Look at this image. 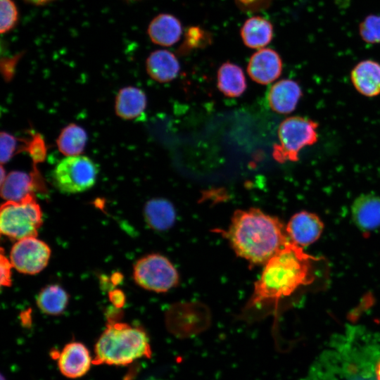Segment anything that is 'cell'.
Returning a JSON list of instances; mask_svg holds the SVG:
<instances>
[{
  "mask_svg": "<svg viewBox=\"0 0 380 380\" xmlns=\"http://www.w3.org/2000/svg\"><path fill=\"white\" fill-rule=\"evenodd\" d=\"M224 236L235 253L252 265H265L290 241L277 217L255 208L236 210Z\"/></svg>",
  "mask_w": 380,
  "mask_h": 380,
  "instance_id": "6da1fadb",
  "label": "cell"
},
{
  "mask_svg": "<svg viewBox=\"0 0 380 380\" xmlns=\"http://www.w3.org/2000/svg\"><path fill=\"white\" fill-rule=\"evenodd\" d=\"M282 71V61L279 53L269 48L255 52L249 59L247 72L250 77L260 84H268L276 80Z\"/></svg>",
  "mask_w": 380,
  "mask_h": 380,
  "instance_id": "30bf717a",
  "label": "cell"
},
{
  "mask_svg": "<svg viewBox=\"0 0 380 380\" xmlns=\"http://www.w3.org/2000/svg\"><path fill=\"white\" fill-rule=\"evenodd\" d=\"M42 224V212L34 195L20 201H6L1 206V233L11 239L37 236Z\"/></svg>",
  "mask_w": 380,
  "mask_h": 380,
  "instance_id": "277c9868",
  "label": "cell"
},
{
  "mask_svg": "<svg viewBox=\"0 0 380 380\" xmlns=\"http://www.w3.org/2000/svg\"><path fill=\"white\" fill-rule=\"evenodd\" d=\"M316 259L291 241L264 265L254 284L246 308H258L289 296L313 280L312 262Z\"/></svg>",
  "mask_w": 380,
  "mask_h": 380,
  "instance_id": "7a4b0ae2",
  "label": "cell"
},
{
  "mask_svg": "<svg viewBox=\"0 0 380 380\" xmlns=\"http://www.w3.org/2000/svg\"><path fill=\"white\" fill-rule=\"evenodd\" d=\"M302 94L298 82L290 79H284L270 87L267 98L269 106L272 110L281 114H288L295 110Z\"/></svg>",
  "mask_w": 380,
  "mask_h": 380,
  "instance_id": "7c38bea8",
  "label": "cell"
},
{
  "mask_svg": "<svg viewBox=\"0 0 380 380\" xmlns=\"http://www.w3.org/2000/svg\"><path fill=\"white\" fill-rule=\"evenodd\" d=\"M13 265L3 253H1V285L10 286L11 285V269Z\"/></svg>",
  "mask_w": 380,
  "mask_h": 380,
  "instance_id": "f1b7e54d",
  "label": "cell"
},
{
  "mask_svg": "<svg viewBox=\"0 0 380 380\" xmlns=\"http://www.w3.org/2000/svg\"><path fill=\"white\" fill-rule=\"evenodd\" d=\"M58 366L61 374L70 379H76L86 374L92 364L87 348L80 342L66 344L58 353Z\"/></svg>",
  "mask_w": 380,
  "mask_h": 380,
  "instance_id": "8fae6325",
  "label": "cell"
},
{
  "mask_svg": "<svg viewBox=\"0 0 380 380\" xmlns=\"http://www.w3.org/2000/svg\"><path fill=\"white\" fill-rule=\"evenodd\" d=\"M146 103V94L141 89L125 87L120 89L115 97V113L123 120H136L144 113Z\"/></svg>",
  "mask_w": 380,
  "mask_h": 380,
  "instance_id": "e0dca14e",
  "label": "cell"
},
{
  "mask_svg": "<svg viewBox=\"0 0 380 380\" xmlns=\"http://www.w3.org/2000/svg\"><path fill=\"white\" fill-rule=\"evenodd\" d=\"M96 164L85 156H66L51 173L55 187L64 194H77L91 188L96 180Z\"/></svg>",
  "mask_w": 380,
  "mask_h": 380,
  "instance_id": "8992f818",
  "label": "cell"
},
{
  "mask_svg": "<svg viewBox=\"0 0 380 380\" xmlns=\"http://www.w3.org/2000/svg\"><path fill=\"white\" fill-rule=\"evenodd\" d=\"M146 224L156 231H166L175 224L176 212L172 203L165 198L149 200L144 207Z\"/></svg>",
  "mask_w": 380,
  "mask_h": 380,
  "instance_id": "ac0fdd59",
  "label": "cell"
},
{
  "mask_svg": "<svg viewBox=\"0 0 380 380\" xmlns=\"http://www.w3.org/2000/svg\"><path fill=\"white\" fill-rule=\"evenodd\" d=\"M34 178L22 171H12L1 183V196L6 201H20L34 195Z\"/></svg>",
  "mask_w": 380,
  "mask_h": 380,
  "instance_id": "ffe728a7",
  "label": "cell"
},
{
  "mask_svg": "<svg viewBox=\"0 0 380 380\" xmlns=\"http://www.w3.org/2000/svg\"><path fill=\"white\" fill-rule=\"evenodd\" d=\"M352 217L357 227L363 232L380 227V196L367 194L358 196L351 208Z\"/></svg>",
  "mask_w": 380,
  "mask_h": 380,
  "instance_id": "4fadbf2b",
  "label": "cell"
},
{
  "mask_svg": "<svg viewBox=\"0 0 380 380\" xmlns=\"http://www.w3.org/2000/svg\"><path fill=\"white\" fill-rule=\"evenodd\" d=\"M204 38L203 30L198 27H190L186 34L185 46L189 48L198 47Z\"/></svg>",
  "mask_w": 380,
  "mask_h": 380,
  "instance_id": "83f0119b",
  "label": "cell"
},
{
  "mask_svg": "<svg viewBox=\"0 0 380 380\" xmlns=\"http://www.w3.org/2000/svg\"><path fill=\"white\" fill-rule=\"evenodd\" d=\"M217 84L220 91L229 97L241 96L247 87L242 69L230 62L224 63L218 69Z\"/></svg>",
  "mask_w": 380,
  "mask_h": 380,
  "instance_id": "44dd1931",
  "label": "cell"
},
{
  "mask_svg": "<svg viewBox=\"0 0 380 380\" xmlns=\"http://www.w3.org/2000/svg\"><path fill=\"white\" fill-rule=\"evenodd\" d=\"M27 1L34 4H43L51 0H27Z\"/></svg>",
  "mask_w": 380,
  "mask_h": 380,
  "instance_id": "836d02e7",
  "label": "cell"
},
{
  "mask_svg": "<svg viewBox=\"0 0 380 380\" xmlns=\"http://www.w3.org/2000/svg\"><path fill=\"white\" fill-rule=\"evenodd\" d=\"M289 240L300 246L315 242L324 229V223L315 213L303 210L294 214L286 227Z\"/></svg>",
  "mask_w": 380,
  "mask_h": 380,
  "instance_id": "9c48e42d",
  "label": "cell"
},
{
  "mask_svg": "<svg viewBox=\"0 0 380 380\" xmlns=\"http://www.w3.org/2000/svg\"><path fill=\"white\" fill-rule=\"evenodd\" d=\"M69 300L68 293L58 284H50L38 293L36 303L39 309L48 315H59L65 310Z\"/></svg>",
  "mask_w": 380,
  "mask_h": 380,
  "instance_id": "7402d4cb",
  "label": "cell"
},
{
  "mask_svg": "<svg viewBox=\"0 0 380 380\" xmlns=\"http://www.w3.org/2000/svg\"><path fill=\"white\" fill-rule=\"evenodd\" d=\"M93 365L125 366L152 355L146 332L141 327L118 321H108L97 340Z\"/></svg>",
  "mask_w": 380,
  "mask_h": 380,
  "instance_id": "3957f363",
  "label": "cell"
},
{
  "mask_svg": "<svg viewBox=\"0 0 380 380\" xmlns=\"http://www.w3.org/2000/svg\"><path fill=\"white\" fill-rule=\"evenodd\" d=\"M375 376L376 380H380V360L378 361L375 367Z\"/></svg>",
  "mask_w": 380,
  "mask_h": 380,
  "instance_id": "d6a6232c",
  "label": "cell"
},
{
  "mask_svg": "<svg viewBox=\"0 0 380 380\" xmlns=\"http://www.w3.org/2000/svg\"><path fill=\"white\" fill-rule=\"evenodd\" d=\"M146 68L153 80L164 83L173 80L177 76L180 65L174 53L160 49L150 53L146 59Z\"/></svg>",
  "mask_w": 380,
  "mask_h": 380,
  "instance_id": "2e32d148",
  "label": "cell"
},
{
  "mask_svg": "<svg viewBox=\"0 0 380 380\" xmlns=\"http://www.w3.org/2000/svg\"><path fill=\"white\" fill-rule=\"evenodd\" d=\"M122 276L120 273L116 272L113 275L110 281L113 284H118L122 281Z\"/></svg>",
  "mask_w": 380,
  "mask_h": 380,
  "instance_id": "1f68e13d",
  "label": "cell"
},
{
  "mask_svg": "<svg viewBox=\"0 0 380 380\" xmlns=\"http://www.w3.org/2000/svg\"><path fill=\"white\" fill-rule=\"evenodd\" d=\"M239 3L243 6H252L253 5L258 4V0H238Z\"/></svg>",
  "mask_w": 380,
  "mask_h": 380,
  "instance_id": "4dcf8cb0",
  "label": "cell"
},
{
  "mask_svg": "<svg viewBox=\"0 0 380 380\" xmlns=\"http://www.w3.org/2000/svg\"><path fill=\"white\" fill-rule=\"evenodd\" d=\"M1 2V33L4 34L12 29L18 19L16 6L12 0H0Z\"/></svg>",
  "mask_w": 380,
  "mask_h": 380,
  "instance_id": "d4e9b609",
  "label": "cell"
},
{
  "mask_svg": "<svg viewBox=\"0 0 380 380\" xmlns=\"http://www.w3.org/2000/svg\"><path fill=\"white\" fill-rule=\"evenodd\" d=\"M133 278L140 287L156 293L167 292L179 283V274L173 264L158 253L139 259L133 267Z\"/></svg>",
  "mask_w": 380,
  "mask_h": 380,
  "instance_id": "52a82bcc",
  "label": "cell"
},
{
  "mask_svg": "<svg viewBox=\"0 0 380 380\" xmlns=\"http://www.w3.org/2000/svg\"><path fill=\"white\" fill-rule=\"evenodd\" d=\"M318 124L311 119L293 116L283 120L278 129L279 142L274 145L272 156L284 163L298 160L300 151L317 142Z\"/></svg>",
  "mask_w": 380,
  "mask_h": 380,
  "instance_id": "5b68a950",
  "label": "cell"
},
{
  "mask_svg": "<svg viewBox=\"0 0 380 380\" xmlns=\"http://www.w3.org/2000/svg\"><path fill=\"white\" fill-rule=\"evenodd\" d=\"M147 32L154 44L171 46L180 39L182 26L180 21L174 15L161 13L151 20Z\"/></svg>",
  "mask_w": 380,
  "mask_h": 380,
  "instance_id": "9a60e30c",
  "label": "cell"
},
{
  "mask_svg": "<svg viewBox=\"0 0 380 380\" xmlns=\"http://www.w3.org/2000/svg\"><path fill=\"white\" fill-rule=\"evenodd\" d=\"M20 141L13 135L1 132L0 135L1 165L8 162L18 151L22 149Z\"/></svg>",
  "mask_w": 380,
  "mask_h": 380,
  "instance_id": "484cf974",
  "label": "cell"
},
{
  "mask_svg": "<svg viewBox=\"0 0 380 380\" xmlns=\"http://www.w3.org/2000/svg\"><path fill=\"white\" fill-rule=\"evenodd\" d=\"M6 175H7L5 173L3 166H1V183L3 182V181L5 179Z\"/></svg>",
  "mask_w": 380,
  "mask_h": 380,
  "instance_id": "e575fe53",
  "label": "cell"
},
{
  "mask_svg": "<svg viewBox=\"0 0 380 380\" xmlns=\"http://www.w3.org/2000/svg\"><path fill=\"white\" fill-rule=\"evenodd\" d=\"M352 83L355 89L367 97L380 94V64L372 60L358 63L351 71Z\"/></svg>",
  "mask_w": 380,
  "mask_h": 380,
  "instance_id": "5bb4252c",
  "label": "cell"
},
{
  "mask_svg": "<svg viewBox=\"0 0 380 380\" xmlns=\"http://www.w3.org/2000/svg\"><path fill=\"white\" fill-rule=\"evenodd\" d=\"M1 380H5V379L4 378L3 376H1Z\"/></svg>",
  "mask_w": 380,
  "mask_h": 380,
  "instance_id": "d590c367",
  "label": "cell"
},
{
  "mask_svg": "<svg viewBox=\"0 0 380 380\" xmlns=\"http://www.w3.org/2000/svg\"><path fill=\"white\" fill-rule=\"evenodd\" d=\"M109 300L115 308H121L125 303V293L120 289H114L109 292Z\"/></svg>",
  "mask_w": 380,
  "mask_h": 380,
  "instance_id": "f546056e",
  "label": "cell"
},
{
  "mask_svg": "<svg viewBox=\"0 0 380 380\" xmlns=\"http://www.w3.org/2000/svg\"><path fill=\"white\" fill-rule=\"evenodd\" d=\"M362 38L369 43H380V15L367 17L360 24Z\"/></svg>",
  "mask_w": 380,
  "mask_h": 380,
  "instance_id": "cb8c5ba5",
  "label": "cell"
},
{
  "mask_svg": "<svg viewBox=\"0 0 380 380\" xmlns=\"http://www.w3.org/2000/svg\"><path fill=\"white\" fill-rule=\"evenodd\" d=\"M51 256L49 246L37 236L18 240L12 246L10 260L20 273L35 274L47 265Z\"/></svg>",
  "mask_w": 380,
  "mask_h": 380,
  "instance_id": "ba28073f",
  "label": "cell"
},
{
  "mask_svg": "<svg viewBox=\"0 0 380 380\" xmlns=\"http://www.w3.org/2000/svg\"><path fill=\"white\" fill-rule=\"evenodd\" d=\"M25 150L28 151L35 163L42 162L46 157L45 142L39 134L34 135L32 139L25 143Z\"/></svg>",
  "mask_w": 380,
  "mask_h": 380,
  "instance_id": "4316f807",
  "label": "cell"
},
{
  "mask_svg": "<svg viewBox=\"0 0 380 380\" xmlns=\"http://www.w3.org/2000/svg\"><path fill=\"white\" fill-rule=\"evenodd\" d=\"M87 134L80 125L71 123L61 131L56 144L59 151L65 156L80 155L86 146Z\"/></svg>",
  "mask_w": 380,
  "mask_h": 380,
  "instance_id": "603a6c76",
  "label": "cell"
},
{
  "mask_svg": "<svg viewBox=\"0 0 380 380\" xmlns=\"http://www.w3.org/2000/svg\"><path fill=\"white\" fill-rule=\"evenodd\" d=\"M240 34L246 46L260 49L272 41L273 26L267 19L261 16H254L245 21Z\"/></svg>",
  "mask_w": 380,
  "mask_h": 380,
  "instance_id": "d6986e66",
  "label": "cell"
}]
</instances>
